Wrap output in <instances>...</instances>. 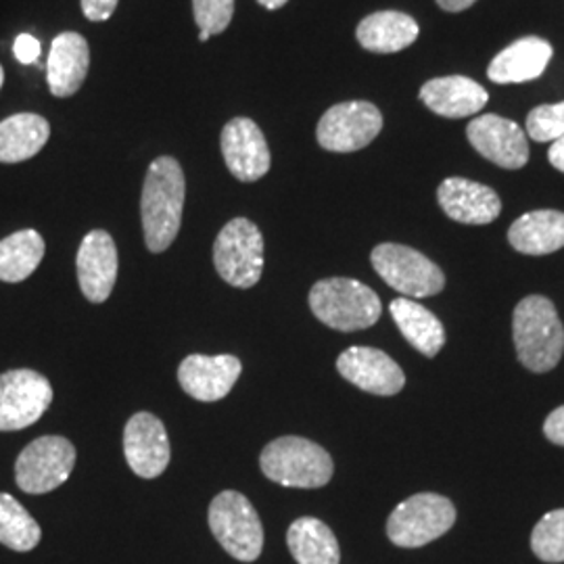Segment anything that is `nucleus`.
I'll return each instance as SVG.
<instances>
[{
    "label": "nucleus",
    "instance_id": "f257e3e1",
    "mask_svg": "<svg viewBox=\"0 0 564 564\" xmlns=\"http://www.w3.org/2000/svg\"><path fill=\"white\" fill-rule=\"evenodd\" d=\"M186 181L174 158H158L149 165L142 186L141 216L144 241L151 253H162L181 230Z\"/></svg>",
    "mask_w": 564,
    "mask_h": 564
},
{
    "label": "nucleus",
    "instance_id": "f03ea898",
    "mask_svg": "<svg viewBox=\"0 0 564 564\" xmlns=\"http://www.w3.org/2000/svg\"><path fill=\"white\" fill-rule=\"evenodd\" d=\"M512 335L517 356L527 370L547 372L564 354V326L554 303L529 295L514 307Z\"/></svg>",
    "mask_w": 564,
    "mask_h": 564
},
{
    "label": "nucleus",
    "instance_id": "7ed1b4c3",
    "mask_svg": "<svg viewBox=\"0 0 564 564\" xmlns=\"http://www.w3.org/2000/svg\"><path fill=\"white\" fill-rule=\"evenodd\" d=\"M310 307L321 323L341 333L370 328L383 312L379 295L354 279L316 282L310 291Z\"/></svg>",
    "mask_w": 564,
    "mask_h": 564
},
{
    "label": "nucleus",
    "instance_id": "20e7f679",
    "mask_svg": "<svg viewBox=\"0 0 564 564\" xmlns=\"http://www.w3.org/2000/svg\"><path fill=\"white\" fill-rule=\"evenodd\" d=\"M260 466L270 481L297 489L324 487L335 473L333 458L323 445L293 435L265 445Z\"/></svg>",
    "mask_w": 564,
    "mask_h": 564
},
{
    "label": "nucleus",
    "instance_id": "39448f33",
    "mask_svg": "<svg viewBox=\"0 0 564 564\" xmlns=\"http://www.w3.org/2000/svg\"><path fill=\"white\" fill-rule=\"evenodd\" d=\"M209 529L218 544L242 563H253L263 550V527L258 510L239 494L223 491L214 498L207 512Z\"/></svg>",
    "mask_w": 564,
    "mask_h": 564
},
{
    "label": "nucleus",
    "instance_id": "423d86ee",
    "mask_svg": "<svg viewBox=\"0 0 564 564\" xmlns=\"http://www.w3.org/2000/svg\"><path fill=\"white\" fill-rule=\"evenodd\" d=\"M370 260L377 274L408 300L431 297L444 291L445 276L442 268L412 247L383 242L372 249Z\"/></svg>",
    "mask_w": 564,
    "mask_h": 564
},
{
    "label": "nucleus",
    "instance_id": "0eeeda50",
    "mask_svg": "<svg viewBox=\"0 0 564 564\" xmlns=\"http://www.w3.org/2000/svg\"><path fill=\"white\" fill-rule=\"evenodd\" d=\"M456 523V508L440 494H416L391 512L389 540L400 547H421L440 540Z\"/></svg>",
    "mask_w": 564,
    "mask_h": 564
},
{
    "label": "nucleus",
    "instance_id": "6e6552de",
    "mask_svg": "<svg viewBox=\"0 0 564 564\" xmlns=\"http://www.w3.org/2000/svg\"><path fill=\"white\" fill-rule=\"evenodd\" d=\"M214 263L223 281L237 289H251L262 279L263 237L247 218L224 226L214 242Z\"/></svg>",
    "mask_w": 564,
    "mask_h": 564
},
{
    "label": "nucleus",
    "instance_id": "1a4fd4ad",
    "mask_svg": "<svg viewBox=\"0 0 564 564\" xmlns=\"http://www.w3.org/2000/svg\"><path fill=\"white\" fill-rule=\"evenodd\" d=\"M76 466V447L59 435H44L28 445L15 463L21 491L41 496L65 484Z\"/></svg>",
    "mask_w": 564,
    "mask_h": 564
},
{
    "label": "nucleus",
    "instance_id": "9d476101",
    "mask_svg": "<svg viewBox=\"0 0 564 564\" xmlns=\"http://www.w3.org/2000/svg\"><path fill=\"white\" fill-rule=\"evenodd\" d=\"M383 130V116L368 101L339 102L318 121L321 147L333 153H354L368 147Z\"/></svg>",
    "mask_w": 564,
    "mask_h": 564
},
{
    "label": "nucleus",
    "instance_id": "9b49d317",
    "mask_svg": "<svg viewBox=\"0 0 564 564\" xmlns=\"http://www.w3.org/2000/svg\"><path fill=\"white\" fill-rule=\"evenodd\" d=\"M53 403V387L36 370L0 375V431H21L41 421Z\"/></svg>",
    "mask_w": 564,
    "mask_h": 564
},
{
    "label": "nucleus",
    "instance_id": "f8f14e48",
    "mask_svg": "<svg viewBox=\"0 0 564 564\" xmlns=\"http://www.w3.org/2000/svg\"><path fill=\"white\" fill-rule=\"evenodd\" d=\"M473 149L505 170H521L529 162V144L523 128L517 121L496 113L479 116L466 128Z\"/></svg>",
    "mask_w": 564,
    "mask_h": 564
},
{
    "label": "nucleus",
    "instance_id": "ddd939ff",
    "mask_svg": "<svg viewBox=\"0 0 564 564\" xmlns=\"http://www.w3.org/2000/svg\"><path fill=\"white\" fill-rule=\"evenodd\" d=\"M223 155L230 174L241 182L260 181L272 163L260 126L249 118H235L224 126Z\"/></svg>",
    "mask_w": 564,
    "mask_h": 564
},
{
    "label": "nucleus",
    "instance_id": "4468645a",
    "mask_svg": "<svg viewBox=\"0 0 564 564\" xmlns=\"http://www.w3.org/2000/svg\"><path fill=\"white\" fill-rule=\"evenodd\" d=\"M123 454L142 479H155L170 464V440L162 421L149 412L134 414L123 429Z\"/></svg>",
    "mask_w": 564,
    "mask_h": 564
},
{
    "label": "nucleus",
    "instance_id": "2eb2a0df",
    "mask_svg": "<svg viewBox=\"0 0 564 564\" xmlns=\"http://www.w3.org/2000/svg\"><path fill=\"white\" fill-rule=\"evenodd\" d=\"M242 364L235 356H199L184 358L178 368L181 387L197 402L224 400L241 377Z\"/></svg>",
    "mask_w": 564,
    "mask_h": 564
},
{
    "label": "nucleus",
    "instance_id": "dca6fc26",
    "mask_svg": "<svg viewBox=\"0 0 564 564\" xmlns=\"http://www.w3.org/2000/svg\"><path fill=\"white\" fill-rule=\"evenodd\" d=\"M337 370L345 381L375 395H395L405 384L403 370L384 351L375 347H349L345 349Z\"/></svg>",
    "mask_w": 564,
    "mask_h": 564
},
{
    "label": "nucleus",
    "instance_id": "f3484780",
    "mask_svg": "<svg viewBox=\"0 0 564 564\" xmlns=\"http://www.w3.org/2000/svg\"><path fill=\"white\" fill-rule=\"evenodd\" d=\"M78 281L88 302L109 300L118 281V247L109 232L93 230L82 239L78 249Z\"/></svg>",
    "mask_w": 564,
    "mask_h": 564
},
{
    "label": "nucleus",
    "instance_id": "a211bd4d",
    "mask_svg": "<svg viewBox=\"0 0 564 564\" xmlns=\"http://www.w3.org/2000/svg\"><path fill=\"white\" fill-rule=\"evenodd\" d=\"M437 202L447 218L473 226L491 224L502 212V202L494 188L466 178L442 182L437 188Z\"/></svg>",
    "mask_w": 564,
    "mask_h": 564
},
{
    "label": "nucleus",
    "instance_id": "6ab92c4d",
    "mask_svg": "<svg viewBox=\"0 0 564 564\" xmlns=\"http://www.w3.org/2000/svg\"><path fill=\"white\" fill-rule=\"evenodd\" d=\"M90 69V48L78 32H63L53 44L46 61L48 90L57 99L76 95Z\"/></svg>",
    "mask_w": 564,
    "mask_h": 564
},
{
    "label": "nucleus",
    "instance_id": "aec40b11",
    "mask_svg": "<svg viewBox=\"0 0 564 564\" xmlns=\"http://www.w3.org/2000/svg\"><path fill=\"white\" fill-rule=\"evenodd\" d=\"M487 90L479 82L464 76H445L429 80L421 88V101L437 116L460 120L481 113L487 105Z\"/></svg>",
    "mask_w": 564,
    "mask_h": 564
},
{
    "label": "nucleus",
    "instance_id": "412c9836",
    "mask_svg": "<svg viewBox=\"0 0 564 564\" xmlns=\"http://www.w3.org/2000/svg\"><path fill=\"white\" fill-rule=\"evenodd\" d=\"M550 59L552 44L538 36H527L498 53L487 67V76L496 84H523L540 78Z\"/></svg>",
    "mask_w": 564,
    "mask_h": 564
},
{
    "label": "nucleus",
    "instance_id": "4be33fe9",
    "mask_svg": "<svg viewBox=\"0 0 564 564\" xmlns=\"http://www.w3.org/2000/svg\"><path fill=\"white\" fill-rule=\"evenodd\" d=\"M508 241L524 256H547L564 247V214L538 209L521 216L508 230Z\"/></svg>",
    "mask_w": 564,
    "mask_h": 564
},
{
    "label": "nucleus",
    "instance_id": "5701e85b",
    "mask_svg": "<svg viewBox=\"0 0 564 564\" xmlns=\"http://www.w3.org/2000/svg\"><path fill=\"white\" fill-rule=\"evenodd\" d=\"M389 312L405 341L426 358H435L445 345V328L442 321L421 303L408 297H398L389 305Z\"/></svg>",
    "mask_w": 564,
    "mask_h": 564
},
{
    "label": "nucleus",
    "instance_id": "b1692460",
    "mask_svg": "<svg viewBox=\"0 0 564 564\" xmlns=\"http://www.w3.org/2000/svg\"><path fill=\"white\" fill-rule=\"evenodd\" d=\"M356 36L370 53H400L419 39V23L400 11H379L360 21Z\"/></svg>",
    "mask_w": 564,
    "mask_h": 564
},
{
    "label": "nucleus",
    "instance_id": "393cba45",
    "mask_svg": "<svg viewBox=\"0 0 564 564\" xmlns=\"http://www.w3.org/2000/svg\"><path fill=\"white\" fill-rule=\"evenodd\" d=\"M51 137V123L39 113H15L0 121V163H21L39 155Z\"/></svg>",
    "mask_w": 564,
    "mask_h": 564
},
{
    "label": "nucleus",
    "instance_id": "a878e982",
    "mask_svg": "<svg viewBox=\"0 0 564 564\" xmlns=\"http://www.w3.org/2000/svg\"><path fill=\"white\" fill-rule=\"evenodd\" d=\"M286 545L297 564L341 563V550L333 529L314 517L293 521L286 531Z\"/></svg>",
    "mask_w": 564,
    "mask_h": 564
},
{
    "label": "nucleus",
    "instance_id": "bb28decb",
    "mask_svg": "<svg viewBox=\"0 0 564 564\" xmlns=\"http://www.w3.org/2000/svg\"><path fill=\"white\" fill-rule=\"evenodd\" d=\"M41 232L28 228L0 241V281L21 282L30 279L44 258Z\"/></svg>",
    "mask_w": 564,
    "mask_h": 564
},
{
    "label": "nucleus",
    "instance_id": "cd10ccee",
    "mask_svg": "<svg viewBox=\"0 0 564 564\" xmlns=\"http://www.w3.org/2000/svg\"><path fill=\"white\" fill-rule=\"evenodd\" d=\"M41 524L11 496L0 494V544L30 552L41 544Z\"/></svg>",
    "mask_w": 564,
    "mask_h": 564
},
{
    "label": "nucleus",
    "instance_id": "c85d7f7f",
    "mask_svg": "<svg viewBox=\"0 0 564 564\" xmlns=\"http://www.w3.org/2000/svg\"><path fill=\"white\" fill-rule=\"evenodd\" d=\"M531 550L544 563H564V508L547 512L531 533Z\"/></svg>",
    "mask_w": 564,
    "mask_h": 564
},
{
    "label": "nucleus",
    "instance_id": "c756f323",
    "mask_svg": "<svg viewBox=\"0 0 564 564\" xmlns=\"http://www.w3.org/2000/svg\"><path fill=\"white\" fill-rule=\"evenodd\" d=\"M527 134L535 142H554L564 137V101L535 107L527 116Z\"/></svg>",
    "mask_w": 564,
    "mask_h": 564
},
{
    "label": "nucleus",
    "instance_id": "7c9ffc66",
    "mask_svg": "<svg viewBox=\"0 0 564 564\" xmlns=\"http://www.w3.org/2000/svg\"><path fill=\"white\" fill-rule=\"evenodd\" d=\"M193 11L202 32L223 34L235 15V0H193Z\"/></svg>",
    "mask_w": 564,
    "mask_h": 564
},
{
    "label": "nucleus",
    "instance_id": "2f4dec72",
    "mask_svg": "<svg viewBox=\"0 0 564 564\" xmlns=\"http://www.w3.org/2000/svg\"><path fill=\"white\" fill-rule=\"evenodd\" d=\"M41 41L32 34H20L13 42V55L23 65H32L41 57Z\"/></svg>",
    "mask_w": 564,
    "mask_h": 564
},
{
    "label": "nucleus",
    "instance_id": "473e14b6",
    "mask_svg": "<svg viewBox=\"0 0 564 564\" xmlns=\"http://www.w3.org/2000/svg\"><path fill=\"white\" fill-rule=\"evenodd\" d=\"M120 0H80L86 20L107 21L118 9Z\"/></svg>",
    "mask_w": 564,
    "mask_h": 564
},
{
    "label": "nucleus",
    "instance_id": "72a5a7b5",
    "mask_svg": "<svg viewBox=\"0 0 564 564\" xmlns=\"http://www.w3.org/2000/svg\"><path fill=\"white\" fill-rule=\"evenodd\" d=\"M545 437L552 444L563 445L564 447V405L556 408L544 423Z\"/></svg>",
    "mask_w": 564,
    "mask_h": 564
},
{
    "label": "nucleus",
    "instance_id": "f704fd0d",
    "mask_svg": "<svg viewBox=\"0 0 564 564\" xmlns=\"http://www.w3.org/2000/svg\"><path fill=\"white\" fill-rule=\"evenodd\" d=\"M547 160L558 172L564 174V137H561L558 141L552 142V147L547 151Z\"/></svg>",
    "mask_w": 564,
    "mask_h": 564
},
{
    "label": "nucleus",
    "instance_id": "c9c22d12",
    "mask_svg": "<svg viewBox=\"0 0 564 564\" xmlns=\"http://www.w3.org/2000/svg\"><path fill=\"white\" fill-rule=\"evenodd\" d=\"M477 0H437V4L447 13H460L464 9L473 7Z\"/></svg>",
    "mask_w": 564,
    "mask_h": 564
},
{
    "label": "nucleus",
    "instance_id": "e433bc0d",
    "mask_svg": "<svg viewBox=\"0 0 564 564\" xmlns=\"http://www.w3.org/2000/svg\"><path fill=\"white\" fill-rule=\"evenodd\" d=\"M258 2L265 7V9H270V11H276V9L284 7L289 0H258Z\"/></svg>",
    "mask_w": 564,
    "mask_h": 564
},
{
    "label": "nucleus",
    "instance_id": "4c0bfd02",
    "mask_svg": "<svg viewBox=\"0 0 564 564\" xmlns=\"http://www.w3.org/2000/svg\"><path fill=\"white\" fill-rule=\"evenodd\" d=\"M199 41H202V42L209 41V34H207V32H199Z\"/></svg>",
    "mask_w": 564,
    "mask_h": 564
},
{
    "label": "nucleus",
    "instance_id": "58836bf2",
    "mask_svg": "<svg viewBox=\"0 0 564 564\" xmlns=\"http://www.w3.org/2000/svg\"><path fill=\"white\" fill-rule=\"evenodd\" d=\"M2 84H4V69H2V65H0V88H2Z\"/></svg>",
    "mask_w": 564,
    "mask_h": 564
}]
</instances>
